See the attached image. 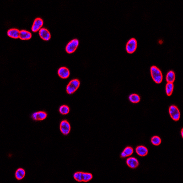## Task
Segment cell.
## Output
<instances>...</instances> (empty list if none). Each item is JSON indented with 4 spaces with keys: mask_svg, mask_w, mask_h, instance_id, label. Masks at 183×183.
Instances as JSON below:
<instances>
[{
    "mask_svg": "<svg viewBox=\"0 0 183 183\" xmlns=\"http://www.w3.org/2000/svg\"><path fill=\"white\" fill-rule=\"evenodd\" d=\"M58 74L62 79H67L70 75V71L66 67H60L58 70Z\"/></svg>",
    "mask_w": 183,
    "mask_h": 183,
    "instance_id": "9c48e42d",
    "label": "cell"
},
{
    "mask_svg": "<svg viewBox=\"0 0 183 183\" xmlns=\"http://www.w3.org/2000/svg\"><path fill=\"white\" fill-rule=\"evenodd\" d=\"M126 164L129 167L133 169L137 168L139 165L137 159L133 157H130L127 159L126 160Z\"/></svg>",
    "mask_w": 183,
    "mask_h": 183,
    "instance_id": "30bf717a",
    "label": "cell"
},
{
    "mask_svg": "<svg viewBox=\"0 0 183 183\" xmlns=\"http://www.w3.org/2000/svg\"><path fill=\"white\" fill-rule=\"evenodd\" d=\"M151 141V143L156 146L160 145L162 142L161 139L158 136H154L152 137Z\"/></svg>",
    "mask_w": 183,
    "mask_h": 183,
    "instance_id": "ffe728a7",
    "label": "cell"
},
{
    "mask_svg": "<svg viewBox=\"0 0 183 183\" xmlns=\"http://www.w3.org/2000/svg\"><path fill=\"white\" fill-rule=\"evenodd\" d=\"M31 37H32L31 33L26 30H21L19 32V38L22 40L29 39Z\"/></svg>",
    "mask_w": 183,
    "mask_h": 183,
    "instance_id": "4fadbf2b",
    "label": "cell"
},
{
    "mask_svg": "<svg viewBox=\"0 0 183 183\" xmlns=\"http://www.w3.org/2000/svg\"><path fill=\"white\" fill-rule=\"evenodd\" d=\"M80 85V82L79 79H74L71 80L67 86L66 88L67 93L69 94H72L74 93L79 87Z\"/></svg>",
    "mask_w": 183,
    "mask_h": 183,
    "instance_id": "7a4b0ae2",
    "label": "cell"
},
{
    "mask_svg": "<svg viewBox=\"0 0 183 183\" xmlns=\"http://www.w3.org/2000/svg\"><path fill=\"white\" fill-rule=\"evenodd\" d=\"M60 130L61 133L64 135L69 134L71 131V126L67 121H62L60 124Z\"/></svg>",
    "mask_w": 183,
    "mask_h": 183,
    "instance_id": "8992f818",
    "label": "cell"
},
{
    "mask_svg": "<svg viewBox=\"0 0 183 183\" xmlns=\"http://www.w3.org/2000/svg\"><path fill=\"white\" fill-rule=\"evenodd\" d=\"M174 85L173 83H168L166 86V93L168 96L171 95L174 90Z\"/></svg>",
    "mask_w": 183,
    "mask_h": 183,
    "instance_id": "d6986e66",
    "label": "cell"
},
{
    "mask_svg": "<svg viewBox=\"0 0 183 183\" xmlns=\"http://www.w3.org/2000/svg\"><path fill=\"white\" fill-rule=\"evenodd\" d=\"M93 179V175L90 173L83 172V182H88Z\"/></svg>",
    "mask_w": 183,
    "mask_h": 183,
    "instance_id": "603a6c76",
    "label": "cell"
},
{
    "mask_svg": "<svg viewBox=\"0 0 183 183\" xmlns=\"http://www.w3.org/2000/svg\"><path fill=\"white\" fill-rule=\"evenodd\" d=\"M83 172H78L74 174L73 177L77 182H83Z\"/></svg>",
    "mask_w": 183,
    "mask_h": 183,
    "instance_id": "7402d4cb",
    "label": "cell"
},
{
    "mask_svg": "<svg viewBox=\"0 0 183 183\" xmlns=\"http://www.w3.org/2000/svg\"><path fill=\"white\" fill-rule=\"evenodd\" d=\"M25 176V171L22 168H18L15 173V177L18 180H21Z\"/></svg>",
    "mask_w": 183,
    "mask_h": 183,
    "instance_id": "2e32d148",
    "label": "cell"
},
{
    "mask_svg": "<svg viewBox=\"0 0 183 183\" xmlns=\"http://www.w3.org/2000/svg\"><path fill=\"white\" fill-rule=\"evenodd\" d=\"M129 99L131 103H134V104L139 103L141 100V97L140 96L135 93L130 94L129 97Z\"/></svg>",
    "mask_w": 183,
    "mask_h": 183,
    "instance_id": "ac0fdd59",
    "label": "cell"
},
{
    "mask_svg": "<svg viewBox=\"0 0 183 183\" xmlns=\"http://www.w3.org/2000/svg\"><path fill=\"white\" fill-rule=\"evenodd\" d=\"M19 31L18 29H11L8 30L7 34L9 37L17 39L19 38Z\"/></svg>",
    "mask_w": 183,
    "mask_h": 183,
    "instance_id": "9a60e30c",
    "label": "cell"
},
{
    "mask_svg": "<svg viewBox=\"0 0 183 183\" xmlns=\"http://www.w3.org/2000/svg\"><path fill=\"white\" fill-rule=\"evenodd\" d=\"M59 112L61 114L63 115H66L68 114L70 112V108L67 105H62L60 106L59 109Z\"/></svg>",
    "mask_w": 183,
    "mask_h": 183,
    "instance_id": "44dd1931",
    "label": "cell"
},
{
    "mask_svg": "<svg viewBox=\"0 0 183 183\" xmlns=\"http://www.w3.org/2000/svg\"><path fill=\"white\" fill-rule=\"evenodd\" d=\"M133 149L130 147H128L125 148L124 151L122 152L121 154V157L122 158H125L129 157L133 155Z\"/></svg>",
    "mask_w": 183,
    "mask_h": 183,
    "instance_id": "5bb4252c",
    "label": "cell"
},
{
    "mask_svg": "<svg viewBox=\"0 0 183 183\" xmlns=\"http://www.w3.org/2000/svg\"><path fill=\"white\" fill-rule=\"evenodd\" d=\"M175 79V74L173 71H170L166 75V81L168 83H173Z\"/></svg>",
    "mask_w": 183,
    "mask_h": 183,
    "instance_id": "e0dca14e",
    "label": "cell"
},
{
    "mask_svg": "<svg viewBox=\"0 0 183 183\" xmlns=\"http://www.w3.org/2000/svg\"><path fill=\"white\" fill-rule=\"evenodd\" d=\"M43 20L40 18H37L34 20L31 29L33 32H35L40 29L43 25Z\"/></svg>",
    "mask_w": 183,
    "mask_h": 183,
    "instance_id": "52a82bcc",
    "label": "cell"
},
{
    "mask_svg": "<svg viewBox=\"0 0 183 183\" xmlns=\"http://www.w3.org/2000/svg\"><path fill=\"white\" fill-rule=\"evenodd\" d=\"M39 35L43 40H48L50 38V34L46 28H41L39 29Z\"/></svg>",
    "mask_w": 183,
    "mask_h": 183,
    "instance_id": "8fae6325",
    "label": "cell"
},
{
    "mask_svg": "<svg viewBox=\"0 0 183 183\" xmlns=\"http://www.w3.org/2000/svg\"><path fill=\"white\" fill-rule=\"evenodd\" d=\"M79 45V40L76 39L71 40L67 44L66 47V50L68 53H72L77 49Z\"/></svg>",
    "mask_w": 183,
    "mask_h": 183,
    "instance_id": "5b68a950",
    "label": "cell"
},
{
    "mask_svg": "<svg viewBox=\"0 0 183 183\" xmlns=\"http://www.w3.org/2000/svg\"><path fill=\"white\" fill-rule=\"evenodd\" d=\"M151 74L152 79L156 83H162L163 79V76L161 70L156 66H152L150 68Z\"/></svg>",
    "mask_w": 183,
    "mask_h": 183,
    "instance_id": "6da1fadb",
    "label": "cell"
},
{
    "mask_svg": "<svg viewBox=\"0 0 183 183\" xmlns=\"http://www.w3.org/2000/svg\"><path fill=\"white\" fill-rule=\"evenodd\" d=\"M181 136H182V137H183V129H182V130H181Z\"/></svg>",
    "mask_w": 183,
    "mask_h": 183,
    "instance_id": "cb8c5ba5",
    "label": "cell"
},
{
    "mask_svg": "<svg viewBox=\"0 0 183 183\" xmlns=\"http://www.w3.org/2000/svg\"><path fill=\"white\" fill-rule=\"evenodd\" d=\"M137 46V40L135 38H131L128 40L126 45V51L129 54H132L135 51Z\"/></svg>",
    "mask_w": 183,
    "mask_h": 183,
    "instance_id": "277c9868",
    "label": "cell"
},
{
    "mask_svg": "<svg viewBox=\"0 0 183 183\" xmlns=\"http://www.w3.org/2000/svg\"><path fill=\"white\" fill-rule=\"evenodd\" d=\"M47 114L44 111H39L34 113L31 116L32 119L34 121H43L46 118Z\"/></svg>",
    "mask_w": 183,
    "mask_h": 183,
    "instance_id": "ba28073f",
    "label": "cell"
},
{
    "mask_svg": "<svg viewBox=\"0 0 183 183\" xmlns=\"http://www.w3.org/2000/svg\"><path fill=\"white\" fill-rule=\"evenodd\" d=\"M169 113L172 120L175 121H178L180 117V113L179 110L175 105H171L169 109Z\"/></svg>",
    "mask_w": 183,
    "mask_h": 183,
    "instance_id": "3957f363",
    "label": "cell"
},
{
    "mask_svg": "<svg viewBox=\"0 0 183 183\" xmlns=\"http://www.w3.org/2000/svg\"><path fill=\"white\" fill-rule=\"evenodd\" d=\"M137 154L141 157H145L148 153V149L145 147L140 146L137 147L135 149Z\"/></svg>",
    "mask_w": 183,
    "mask_h": 183,
    "instance_id": "7c38bea8",
    "label": "cell"
}]
</instances>
